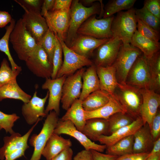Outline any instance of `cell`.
Wrapping results in <instances>:
<instances>
[{
    "mask_svg": "<svg viewBox=\"0 0 160 160\" xmlns=\"http://www.w3.org/2000/svg\"><path fill=\"white\" fill-rule=\"evenodd\" d=\"M20 117L15 113L7 114L0 111V130L4 129L11 135L15 132L12 128L14 123Z\"/></svg>",
    "mask_w": 160,
    "mask_h": 160,
    "instance_id": "cell-40",
    "label": "cell"
},
{
    "mask_svg": "<svg viewBox=\"0 0 160 160\" xmlns=\"http://www.w3.org/2000/svg\"><path fill=\"white\" fill-rule=\"evenodd\" d=\"M136 17L159 32L160 20L150 12L144 6L135 9Z\"/></svg>",
    "mask_w": 160,
    "mask_h": 160,
    "instance_id": "cell-38",
    "label": "cell"
},
{
    "mask_svg": "<svg viewBox=\"0 0 160 160\" xmlns=\"http://www.w3.org/2000/svg\"><path fill=\"white\" fill-rule=\"evenodd\" d=\"M81 132L91 141H98L101 135H108V119L92 118L86 120Z\"/></svg>",
    "mask_w": 160,
    "mask_h": 160,
    "instance_id": "cell-24",
    "label": "cell"
},
{
    "mask_svg": "<svg viewBox=\"0 0 160 160\" xmlns=\"http://www.w3.org/2000/svg\"><path fill=\"white\" fill-rule=\"evenodd\" d=\"M142 54L140 49L130 44L122 43L112 65L116 69L119 84H126V77L129 70L137 59Z\"/></svg>",
    "mask_w": 160,
    "mask_h": 160,
    "instance_id": "cell-5",
    "label": "cell"
},
{
    "mask_svg": "<svg viewBox=\"0 0 160 160\" xmlns=\"http://www.w3.org/2000/svg\"><path fill=\"white\" fill-rule=\"evenodd\" d=\"M114 16L98 19L96 15H92L81 25L77 34L91 36L99 39L113 38L111 31V23Z\"/></svg>",
    "mask_w": 160,
    "mask_h": 160,
    "instance_id": "cell-6",
    "label": "cell"
},
{
    "mask_svg": "<svg viewBox=\"0 0 160 160\" xmlns=\"http://www.w3.org/2000/svg\"><path fill=\"white\" fill-rule=\"evenodd\" d=\"M43 17L49 28L55 33L58 39L65 41L70 20V9L47 12Z\"/></svg>",
    "mask_w": 160,
    "mask_h": 160,
    "instance_id": "cell-14",
    "label": "cell"
},
{
    "mask_svg": "<svg viewBox=\"0 0 160 160\" xmlns=\"http://www.w3.org/2000/svg\"><path fill=\"white\" fill-rule=\"evenodd\" d=\"M135 119L126 113L117 112L108 119L109 124V135L119 129L132 123Z\"/></svg>",
    "mask_w": 160,
    "mask_h": 160,
    "instance_id": "cell-35",
    "label": "cell"
},
{
    "mask_svg": "<svg viewBox=\"0 0 160 160\" xmlns=\"http://www.w3.org/2000/svg\"><path fill=\"white\" fill-rule=\"evenodd\" d=\"M25 62L28 69L36 76L46 79L51 77L52 64L39 44Z\"/></svg>",
    "mask_w": 160,
    "mask_h": 160,
    "instance_id": "cell-12",
    "label": "cell"
},
{
    "mask_svg": "<svg viewBox=\"0 0 160 160\" xmlns=\"http://www.w3.org/2000/svg\"><path fill=\"white\" fill-rule=\"evenodd\" d=\"M15 20L12 18L9 25L6 27L5 33L0 39V51L4 52L7 57L13 71H21V67L17 65L13 59L10 53L9 46L10 34L15 27Z\"/></svg>",
    "mask_w": 160,
    "mask_h": 160,
    "instance_id": "cell-34",
    "label": "cell"
},
{
    "mask_svg": "<svg viewBox=\"0 0 160 160\" xmlns=\"http://www.w3.org/2000/svg\"><path fill=\"white\" fill-rule=\"evenodd\" d=\"M111 95L101 89L96 91L88 95L82 101V107L85 111L95 110L108 103Z\"/></svg>",
    "mask_w": 160,
    "mask_h": 160,
    "instance_id": "cell-30",
    "label": "cell"
},
{
    "mask_svg": "<svg viewBox=\"0 0 160 160\" xmlns=\"http://www.w3.org/2000/svg\"><path fill=\"white\" fill-rule=\"evenodd\" d=\"M101 6L94 3L86 7L79 0H72L70 9L69 24L65 39L66 45L69 47L77 35V31L82 23L90 16L100 14Z\"/></svg>",
    "mask_w": 160,
    "mask_h": 160,
    "instance_id": "cell-1",
    "label": "cell"
},
{
    "mask_svg": "<svg viewBox=\"0 0 160 160\" xmlns=\"http://www.w3.org/2000/svg\"><path fill=\"white\" fill-rule=\"evenodd\" d=\"M109 39H99L89 36L77 34L69 48L77 53L88 58L95 50Z\"/></svg>",
    "mask_w": 160,
    "mask_h": 160,
    "instance_id": "cell-20",
    "label": "cell"
},
{
    "mask_svg": "<svg viewBox=\"0 0 160 160\" xmlns=\"http://www.w3.org/2000/svg\"><path fill=\"white\" fill-rule=\"evenodd\" d=\"M58 116L54 111L50 112L47 116L40 133L31 136L29 143L34 147V150L30 160H40L47 142L54 132L59 119Z\"/></svg>",
    "mask_w": 160,
    "mask_h": 160,
    "instance_id": "cell-7",
    "label": "cell"
},
{
    "mask_svg": "<svg viewBox=\"0 0 160 160\" xmlns=\"http://www.w3.org/2000/svg\"><path fill=\"white\" fill-rule=\"evenodd\" d=\"M24 9L25 12L21 18L26 30L39 43L49 30L45 18L40 12L29 10L18 4Z\"/></svg>",
    "mask_w": 160,
    "mask_h": 160,
    "instance_id": "cell-13",
    "label": "cell"
},
{
    "mask_svg": "<svg viewBox=\"0 0 160 160\" xmlns=\"http://www.w3.org/2000/svg\"><path fill=\"white\" fill-rule=\"evenodd\" d=\"M96 0H81V2L87 5H92L94 3L97 1Z\"/></svg>",
    "mask_w": 160,
    "mask_h": 160,
    "instance_id": "cell-56",
    "label": "cell"
},
{
    "mask_svg": "<svg viewBox=\"0 0 160 160\" xmlns=\"http://www.w3.org/2000/svg\"><path fill=\"white\" fill-rule=\"evenodd\" d=\"M119 112L126 113V111L114 95H111L109 101L103 106L93 111H84L85 118L86 120L92 118L108 119L114 114Z\"/></svg>",
    "mask_w": 160,
    "mask_h": 160,
    "instance_id": "cell-26",
    "label": "cell"
},
{
    "mask_svg": "<svg viewBox=\"0 0 160 160\" xmlns=\"http://www.w3.org/2000/svg\"><path fill=\"white\" fill-rule=\"evenodd\" d=\"M58 40L62 47L64 60L56 78L64 75L67 76L84 66H89L94 64L88 58L81 55L71 49L63 41Z\"/></svg>",
    "mask_w": 160,
    "mask_h": 160,
    "instance_id": "cell-9",
    "label": "cell"
},
{
    "mask_svg": "<svg viewBox=\"0 0 160 160\" xmlns=\"http://www.w3.org/2000/svg\"><path fill=\"white\" fill-rule=\"evenodd\" d=\"M130 44L142 52L147 59L151 57L155 53L159 51L160 43L142 36L137 30L134 33Z\"/></svg>",
    "mask_w": 160,
    "mask_h": 160,
    "instance_id": "cell-28",
    "label": "cell"
},
{
    "mask_svg": "<svg viewBox=\"0 0 160 160\" xmlns=\"http://www.w3.org/2000/svg\"><path fill=\"white\" fill-rule=\"evenodd\" d=\"M53 133L59 135L66 134L73 137L86 150H93L102 153L107 147L105 145L98 144L92 142L82 132L78 130L70 120L63 121L59 119Z\"/></svg>",
    "mask_w": 160,
    "mask_h": 160,
    "instance_id": "cell-11",
    "label": "cell"
},
{
    "mask_svg": "<svg viewBox=\"0 0 160 160\" xmlns=\"http://www.w3.org/2000/svg\"><path fill=\"white\" fill-rule=\"evenodd\" d=\"M86 68H83L67 76L63 85L61 102L62 108L67 111L79 98L82 88V76Z\"/></svg>",
    "mask_w": 160,
    "mask_h": 160,
    "instance_id": "cell-10",
    "label": "cell"
},
{
    "mask_svg": "<svg viewBox=\"0 0 160 160\" xmlns=\"http://www.w3.org/2000/svg\"><path fill=\"white\" fill-rule=\"evenodd\" d=\"M39 122L35 124L23 136L18 132H14L9 136L4 137V144L0 148V159L3 160L11 153L18 150L29 147L27 142L29 137Z\"/></svg>",
    "mask_w": 160,
    "mask_h": 160,
    "instance_id": "cell-19",
    "label": "cell"
},
{
    "mask_svg": "<svg viewBox=\"0 0 160 160\" xmlns=\"http://www.w3.org/2000/svg\"><path fill=\"white\" fill-rule=\"evenodd\" d=\"M122 43L121 40L112 38L100 45L96 49L94 64L96 66L112 65Z\"/></svg>",
    "mask_w": 160,
    "mask_h": 160,
    "instance_id": "cell-18",
    "label": "cell"
},
{
    "mask_svg": "<svg viewBox=\"0 0 160 160\" xmlns=\"http://www.w3.org/2000/svg\"><path fill=\"white\" fill-rule=\"evenodd\" d=\"M57 38L54 33L49 28L39 44L47 54L50 62L52 60L56 46Z\"/></svg>",
    "mask_w": 160,
    "mask_h": 160,
    "instance_id": "cell-39",
    "label": "cell"
},
{
    "mask_svg": "<svg viewBox=\"0 0 160 160\" xmlns=\"http://www.w3.org/2000/svg\"><path fill=\"white\" fill-rule=\"evenodd\" d=\"M67 77L64 75L54 79L50 78L46 79L42 85V89H47L49 92L48 102L45 110V113L47 115L52 111H54L58 116L59 115L62 87Z\"/></svg>",
    "mask_w": 160,
    "mask_h": 160,
    "instance_id": "cell-16",
    "label": "cell"
},
{
    "mask_svg": "<svg viewBox=\"0 0 160 160\" xmlns=\"http://www.w3.org/2000/svg\"><path fill=\"white\" fill-rule=\"evenodd\" d=\"M63 54L62 45L57 38L56 47L52 60L53 70L51 76L52 79L56 78L57 72L62 65L63 63Z\"/></svg>",
    "mask_w": 160,
    "mask_h": 160,
    "instance_id": "cell-42",
    "label": "cell"
},
{
    "mask_svg": "<svg viewBox=\"0 0 160 160\" xmlns=\"http://www.w3.org/2000/svg\"><path fill=\"white\" fill-rule=\"evenodd\" d=\"M73 151L71 148L65 150L51 160H72Z\"/></svg>",
    "mask_w": 160,
    "mask_h": 160,
    "instance_id": "cell-49",
    "label": "cell"
},
{
    "mask_svg": "<svg viewBox=\"0 0 160 160\" xmlns=\"http://www.w3.org/2000/svg\"><path fill=\"white\" fill-rule=\"evenodd\" d=\"M113 95L127 113L135 119L140 116L142 97L140 89L118 83Z\"/></svg>",
    "mask_w": 160,
    "mask_h": 160,
    "instance_id": "cell-4",
    "label": "cell"
},
{
    "mask_svg": "<svg viewBox=\"0 0 160 160\" xmlns=\"http://www.w3.org/2000/svg\"><path fill=\"white\" fill-rule=\"evenodd\" d=\"M12 19L11 16L9 12L0 11V28L5 27Z\"/></svg>",
    "mask_w": 160,
    "mask_h": 160,
    "instance_id": "cell-51",
    "label": "cell"
},
{
    "mask_svg": "<svg viewBox=\"0 0 160 160\" xmlns=\"http://www.w3.org/2000/svg\"><path fill=\"white\" fill-rule=\"evenodd\" d=\"M133 135L125 137L107 147L106 153L117 157L133 153Z\"/></svg>",
    "mask_w": 160,
    "mask_h": 160,
    "instance_id": "cell-32",
    "label": "cell"
},
{
    "mask_svg": "<svg viewBox=\"0 0 160 160\" xmlns=\"http://www.w3.org/2000/svg\"><path fill=\"white\" fill-rule=\"evenodd\" d=\"M150 128L151 135L154 141L160 137V112L159 109L153 119Z\"/></svg>",
    "mask_w": 160,
    "mask_h": 160,
    "instance_id": "cell-43",
    "label": "cell"
},
{
    "mask_svg": "<svg viewBox=\"0 0 160 160\" xmlns=\"http://www.w3.org/2000/svg\"><path fill=\"white\" fill-rule=\"evenodd\" d=\"M60 119L63 121H71L76 129L81 132L86 121L82 101L79 99L76 100Z\"/></svg>",
    "mask_w": 160,
    "mask_h": 160,
    "instance_id": "cell-29",
    "label": "cell"
},
{
    "mask_svg": "<svg viewBox=\"0 0 160 160\" xmlns=\"http://www.w3.org/2000/svg\"><path fill=\"white\" fill-rule=\"evenodd\" d=\"M96 70L100 89L113 95L118 84L115 67L113 65L106 67L96 66Z\"/></svg>",
    "mask_w": 160,
    "mask_h": 160,
    "instance_id": "cell-25",
    "label": "cell"
},
{
    "mask_svg": "<svg viewBox=\"0 0 160 160\" xmlns=\"http://www.w3.org/2000/svg\"><path fill=\"white\" fill-rule=\"evenodd\" d=\"M9 41L18 58L25 61L38 45L35 39L26 29L21 18L16 23Z\"/></svg>",
    "mask_w": 160,
    "mask_h": 160,
    "instance_id": "cell-2",
    "label": "cell"
},
{
    "mask_svg": "<svg viewBox=\"0 0 160 160\" xmlns=\"http://www.w3.org/2000/svg\"><path fill=\"white\" fill-rule=\"evenodd\" d=\"M21 71H13L9 66L7 60L4 58L0 67V87L9 83L16 81V78Z\"/></svg>",
    "mask_w": 160,
    "mask_h": 160,
    "instance_id": "cell-37",
    "label": "cell"
},
{
    "mask_svg": "<svg viewBox=\"0 0 160 160\" xmlns=\"http://www.w3.org/2000/svg\"><path fill=\"white\" fill-rule=\"evenodd\" d=\"M48 97V91L43 98L39 97L35 91L30 100L24 103L22 107V113L28 124H35L40 121L41 118L47 116L45 113L44 105Z\"/></svg>",
    "mask_w": 160,
    "mask_h": 160,
    "instance_id": "cell-15",
    "label": "cell"
},
{
    "mask_svg": "<svg viewBox=\"0 0 160 160\" xmlns=\"http://www.w3.org/2000/svg\"><path fill=\"white\" fill-rule=\"evenodd\" d=\"M126 84L139 89H150V69L147 59L143 53L138 57L129 70Z\"/></svg>",
    "mask_w": 160,
    "mask_h": 160,
    "instance_id": "cell-8",
    "label": "cell"
},
{
    "mask_svg": "<svg viewBox=\"0 0 160 160\" xmlns=\"http://www.w3.org/2000/svg\"><path fill=\"white\" fill-rule=\"evenodd\" d=\"M72 145L70 139L64 138L53 133L47 141L42 155L47 160H51L65 150L70 148Z\"/></svg>",
    "mask_w": 160,
    "mask_h": 160,
    "instance_id": "cell-23",
    "label": "cell"
},
{
    "mask_svg": "<svg viewBox=\"0 0 160 160\" xmlns=\"http://www.w3.org/2000/svg\"><path fill=\"white\" fill-rule=\"evenodd\" d=\"M150 12L160 20V0H145L144 6Z\"/></svg>",
    "mask_w": 160,
    "mask_h": 160,
    "instance_id": "cell-44",
    "label": "cell"
},
{
    "mask_svg": "<svg viewBox=\"0 0 160 160\" xmlns=\"http://www.w3.org/2000/svg\"><path fill=\"white\" fill-rule=\"evenodd\" d=\"M137 22L135 9L133 8L117 13L111 25L113 38L121 40L123 43L130 44L137 30Z\"/></svg>",
    "mask_w": 160,
    "mask_h": 160,
    "instance_id": "cell-3",
    "label": "cell"
},
{
    "mask_svg": "<svg viewBox=\"0 0 160 160\" xmlns=\"http://www.w3.org/2000/svg\"><path fill=\"white\" fill-rule=\"evenodd\" d=\"M146 160H160V153L149 156Z\"/></svg>",
    "mask_w": 160,
    "mask_h": 160,
    "instance_id": "cell-55",
    "label": "cell"
},
{
    "mask_svg": "<svg viewBox=\"0 0 160 160\" xmlns=\"http://www.w3.org/2000/svg\"><path fill=\"white\" fill-rule=\"evenodd\" d=\"M26 150L22 148L14 151L8 155L5 158V160H15L23 156Z\"/></svg>",
    "mask_w": 160,
    "mask_h": 160,
    "instance_id": "cell-53",
    "label": "cell"
},
{
    "mask_svg": "<svg viewBox=\"0 0 160 160\" xmlns=\"http://www.w3.org/2000/svg\"><path fill=\"white\" fill-rule=\"evenodd\" d=\"M140 90L142 97L140 116L143 124L147 123L150 127L160 106V95L149 89H142Z\"/></svg>",
    "mask_w": 160,
    "mask_h": 160,
    "instance_id": "cell-17",
    "label": "cell"
},
{
    "mask_svg": "<svg viewBox=\"0 0 160 160\" xmlns=\"http://www.w3.org/2000/svg\"><path fill=\"white\" fill-rule=\"evenodd\" d=\"M72 1V0H55L52 11L69 10Z\"/></svg>",
    "mask_w": 160,
    "mask_h": 160,
    "instance_id": "cell-47",
    "label": "cell"
},
{
    "mask_svg": "<svg viewBox=\"0 0 160 160\" xmlns=\"http://www.w3.org/2000/svg\"><path fill=\"white\" fill-rule=\"evenodd\" d=\"M94 160H116L117 156L104 154L102 153L93 150H90Z\"/></svg>",
    "mask_w": 160,
    "mask_h": 160,
    "instance_id": "cell-48",
    "label": "cell"
},
{
    "mask_svg": "<svg viewBox=\"0 0 160 160\" xmlns=\"http://www.w3.org/2000/svg\"><path fill=\"white\" fill-rule=\"evenodd\" d=\"M147 59V58H146ZM151 76L150 89L159 94L160 91V52L147 59Z\"/></svg>",
    "mask_w": 160,
    "mask_h": 160,
    "instance_id": "cell-33",
    "label": "cell"
},
{
    "mask_svg": "<svg viewBox=\"0 0 160 160\" xmlns=\"http://www.w3.org/2000/svg\"><path fill=\"white\" fill-rule=\"evenodd\" d=\"M136 0H112L109 1L104 11L103 18L113 15V14L124 10L132 8Z\"/></svg>",
    "mask_w": 160,
    "mask_h": 160,
    "instance_id": "cell-36",
    "label": "cell"
},
{
    "mask_svg": "<svg viewBox=\"0 0 160 160\" xmlns=\"http://www.w3.org/2000/svg\"><path fill=\"white\" fill-rule=\"evenodd\" d=\"M82 79V88L79 99L82 101L92 93L100 89L96 66L94 64L86 69L83 73Z\"/></svg>",
    "mask_w": 160,
    "mask_h": 160,
    "instance_id": "cell-27",
    "label": "cell"
},
{
    "mask_svg": "<svg viewBox=\"0 0 160 160\" xmlns=\"http://www.w3.org/2000/svg\"><path fill=\"white\" fill-rule=\"evenodd\" d=\"M137 30L142 36L156 42H159L160 36L159 32L152 27L137 19Z\"/></svg>",
    "mask_w": 160,
    "mask_h": 160,
    "instance_id": "cell-41",
    "label": "cell"
},
{
    "mask_svg": "<svg viewBox=\"0 0 160 160\" xmlns=\"http://www.w3.org/2000/svg\"><path fill=\"white\" fill-rule=\"evenodd\" d=\"M32 96L24 91L15 81L0 87V102L5 99H12L22 101L24 103L28 102Z\"/></svg>",
    "mask_w": 160,
    "mask_h": 160,
    "instance_id": "cell-31",
    "label": "cell"
},
{
    "mask_svg": "<svg viewBox=\"0 0 160 160\" xmlns=\"http://www.w3.org/2000/svg\"><path fill=\"white\" fill-rule=\"evenodd\" d=\"M133 135V153H147L151 151L154 141L147 123L144 124Z\"/></svg>",
    "mask_w": 160,
    "mask_h": 160,
    "instance_id": "cell-22",
    "label": "cell"
},
{
    "mask_svg": "<svg viewBox=\"0 0 160 160\" xmlns=\"http://www.w3.org/2000/svg\"><path fill=\"white\" fill-rule=\"evenodd\" d=\"M55 0H44L41 8L40 14L43 16L45 12L52 10L55 3Z\"/></svg>",
    "mask_w": 160,
    "mask_h": 160,
    "instance_id": "cell-52",
    "label": "cell"
},
{
    "mask_svg": "<svg viewBox=\"0 0 160 160\" xmlns=\"http://www.w3.org/2000/svg\"><path fill=\"white\" fill-rule=\"evenodd\" d=\"M149 153H132L118 157L116 160H146L149 156Z\"/></svg>",
    "mask_w": 160,
    "mask_h": 160,
    "instance_id": "cell-46",
    "label": "cell"
},
{
    "mask_svg": "<svg viewBox=\"0 0 160 160\" xmlns=\"http://www.w3.org/2000/svg\"><path fill=\"white\" fill-rule=\"evenodd\" d=\"M143 125L140 116H139L131 124L117 130L108 135H101L98 139L100 143L106 147L111 146L119 140L129 135H133Z\"/></svg>",
    "mask_w": 160,
    "mask_h": 160,
    "instance_id": "cell-21",
    "label": "cell"
},
{
    "mask_svg": "<svg viewBox=\"0 0 160 160\" xmlns=\"http://www.w3.org/2000/svg\"><path fill=\"white\" fill-rule=\"evenodd\" d=\"M73 160H94L90 150H84L79 152L74 156Z\"/></svg>",
    "mask_w": 160,
    "mask_h": 160,
    "instance_id": "cell-50",
    "label": "cell"
},
{
    "mask_svg": "<svg viewBox=\"0 0 160 160\" xmlns=\"http://www.w3.org/2000/svg\"><path fill=\"white\" fill-rule=\"evenodd\" d=\"M18 4L24 6L28 9L40 12L43 2L40 0H15Z\"/></svg>",
    "mask_w": 160,
    "mask_h": 160,
    "instance_id": "cell-45",
    "label": "cell"
},
{
    "mask_svg": "<svg viewBox=\"0 0 160 160\" xmlns=\"http://www.w3.org/2000/svg\"><path fill=\"white\" fill-rule=\"evenodd\" d=\"M160 153V137H159L153 142V147L149 153V156Z\"/></svg>",
    "mask_w": 160,
    "mask_h": 160,
    "instance_id": "cell-54",
    "label": "cell"
}]
</instances>
